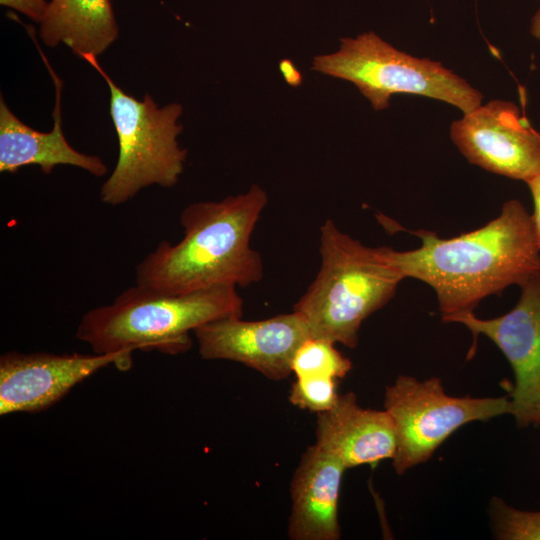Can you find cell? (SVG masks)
<instances>
[{"label": "cell", "instance_id": "21", "mask_svg": "<svg viewBox=\"0 0 540 540\" xmlns=\"http://www.w3.org/2000/svg\"><path fill=\"white\" fill-rule=\"evenodd\" d=\"M531 34L540 40V9L534 15L531 22Z\"/></svg>", "mask_w": 540, "mask_h": 540}, {"label": "cell", "instance_id": "9", "mask_svg": "<svg viewBox=\"0 0 540 540\" xmlns=\"http://www.w3.org/2000/svg\"><path fill=\"white\" fill-rule=\"evenodd\" d=\"M133 350L107 354L9 351L0 357V415L39 412L108 365L127 370Z\"/></svg>", "mask_w": 540, "mask_h": 540}, {"label": "cell", "instance_id": "8", "mask_svg": "<svg viewBox=\"0 0 540 540\" xmlns=\"http://www.w3.org/2000/svg\"><path fill=\"white\" fill-rule=\"evenodd\" d=\"M520 287L517 304L502 316L480 319L468 311L443 321L461 323L474 338L483 334L498 346L515 377L510 414L519 427L540 426V273Z\"/></svg>", "mask_w": 540, "mask_h": 540}, {"label": "cell", "instance_id": "2", "mask_svg": "<svg viewBox=\"0 0 540 540\" xmlns=\"http://www.w3.org/2000/svg\"><path fill=\"white\" fill-rule=\"evenodd\" d=\"M267 201L266 192L252 185L244 194L186 206L179 218L183 238L162 240L149 252L136 266V284L184 294L259 282L263 261L250 238Z\"/></svg>", "mask_w": 540, "mask_h": 540}, {"label": "cell", "instance_id": "10", "mask_svg": "<svg viewBox=\"0 0 540 540\" xmlns=\"http://www.w3.org/2000/svg\"><path fill=\"white\" fill-rule=\"evenodd\" d=\"M451 138L489 172L526 182L540 171V132L512 102L491 100L464 114L452 123Z\"/></svg>", "mask_w": 540, "mask_h": 540}, {"label": "cell", "instance_id": "19", "mask_svg": "<svg viewBox=\"0 0 540 540\" xmlns=\"http://www.w3.org/2000/svg\"><path fill=\"white\" fill-rule=\"evenodd\" d=\"M46 0H0V4L16 10L40 23L47 7Z\"/></svg>", "mask_w": 540, "mask_h": 540}, {"label": "cell", "instance_id": "7", "mask_svg": "<svg viewBox=\"0 0 540 540\" xmlns=\"http://www.w3.org/2000/svg\"><path fill=\"white\" fill-rule=\"evenodd\" d=\"M384 409L391 416L397 447L392 464L397 474L426 462L458 428L472 421H486L510 414L509 396L496 398L453 397L441 379L424 381L399 375L386 387Z\"/></svg>", "mask_w": 540, "mask_h": 540}, {"label": "cell", "instance_id": "13", "mask_svg": "<svg viewBox=\"0 0 540 540\" xmlns=\"http://www.w3.org/2000/svg\"><path fill=\"white\" fill-rule=\"evenodd\" d=\"M38 47V45H37ZM38 50L45 62L56 90L53 110L54 125L49 132H40L23 123L0 99V172L16 173L20 168L38 165L44 174H50L58 165H71L100 177L107 172L103 160L74 149L66 140L62 130L61 88L62 83L42 50Z\"/></svg>", "mask_w": 540, "mask_h": 540}, {"label": "cell", "instance_id": "20", "mask_svg": "<svg viewBox=\"0 0 540 540\" xmlns=\"http://www.w3.org/2000/svg\"><path fill=\"white\" fill-rule=\"evenodd\" d=\"M533 199L534 211L531 215L534 235L540 249V171L526 181Z\"/></svg>", "mask_w": 540, "mask_h": 540}, {"label": "cell", "instance_id": "1", "mask_svg": "<svg viewBox=\"0 0 540 540\" xmlns=\"http://www.w3.org/2000/svg\"><path fill=\"white\" fill-rule=\"evenodd\" d=\"M415 234L420 247L391 248L390 256L404 278L434 289L443 320L473 311L483 298L540 273L531 215L518 200L506 202L485 226L457 237L444 239L427 230Z\"/></svg>", "mask_w": 540, "mask_h": 540}, {"label": "cell", "instance_id": "17", "mask_svg": "<svg viewBox=\"0 0 540 540\" xmlns=\"http://www.w3.org/2000/svg\"><path fill=\"white\" fill-rule=\"evenodd\" d=\"M489 514L497 539L540 540V511L519 510L493 497Z\"/></svg>", "mask_w": 540, "mask_h": 540}, {"label": "cell", "instance_id": "15", "mask_svg": "<svg viewBox=\"0 0 540 540\" xmlns=\"http://www.w3.org/2000/svg\"><path fill=\"white\" fill-rule=\"evenodd\" d=\"M39 24L47 46L63 43L80 57H97L118 37L110 0H51Z\"/></svg>", "mask_w": 540, "mask_h": 540}, {"label": "cell", "instance_id": "16", "mask_svg": "<svg viewBox=\"0 0 540 540\" xmlns=\"http://www.w3.org/2000/svg\"><path fill=\"white\" fill-rule=\"evenodd\" d=\"M351 368L350 359L335 348V343L317 337H309L298 347L291 364L296 378L320 376L338 380Z\"/></svg>", "mask_w": 540, "mask_h": 540}, {"label": "cell", "instance_id": "11", "mask_svg": "<svg viewBox=\"0 0 540 540\" xmlns=\"http://www.w3.org/2000/svg\"><path fill=\"white\" fill-rule=\"evenodd\" d=\"M193 333L203 359L239 362L272 380L292 373L296 350L311 337L306 322L295 311L256 321L223 318Z\"/></svg>", "mask_w": 540, "mask_h": 540}, {"label": "cell", "instance_id": "3", "mask_svg": "<svg viewBox=\"0 0 540 540\" xmlns=\"http://www.w3.org/2000/svg\"><path fill=\"white\" fill-rule=\"evenodd\" d=\"M242 314L243 300L234 286L170 294L136 284L110 304L86 312L75 336L98 354L140 349L175 354L190 348V331Z\"/></svg>", "mask_w": 540, "mask_h": 540}, {"label": "cell", "instance_id": "6", "mask_svg": "<svg viewBox=\"0 0 540 540\" xmlns=\"http://www.w3.org/2000/svg\"><path fill=\"white\" fill-rule=\"evenodd\" d=\"M313 69L353 83L375 110L394 94H414L447 102L467 114L482 94L440 62L394 48L373 32L342 38L338 51L314 58Z\"/></svg>", "mask_w": 540, "mask_h": 540}, {"label": "cell", "instance_id": "4", "mask_svg": "<svg viewBox=\"0 0 540 540\" xmlns=\"http://www.w3.org/2000/svg\"><path fill=\"white\" fill-rule=\"evenodd\" d=\"M340 231L326 220L320 229V270L293 311L311 337L354 348L362 322L382 308L404 279L390 256Z\"/></svg>", "mask_w": 540, "mask_h": 540}, {"label": "cell", "instance_id": "14", "mask_svg": "<svg viewBox=\"0 0 540 540\" xmlns=\"http://www.w3.org/2000/svg\"><path fill=\"white\" fill-rule=\"evenodd\" d=\"M345 466L317 445L307 448L291 481L288 537L338 540V502Z\"/></svg>", "mask_w": 540, "mask_h": 540}, {"label": "cell", "instance_id": "12", "mask_svg": "<svg viewBox=\"0 0 540 540\" xmlns=\"http://www.w3.org/2000/svg\"><path fill=\"white\" fill-rule=\"evenodd\" d=\"M315 445L338 459L346 469L375 465L394 457L395 426L385 409L363 408L356 395L347 392L339 395L330 410L318 414Z\"/></svg>", "mask_w": 540, "mask_h": 540}, {"label": "cell", "instance_id": "18", "mask_svg": "<svg viewBox=\"0 0 540 540\" xmlns=\"http://www.w3.org/2000/svg\"><path fill=\"white\" fill-rule=\"evenodd\" d=\"M338 397L337 380L320 376L297 377L289 393L294 406L317 414L330 410Z\"/></svg>", "mask_w": 540, "mask_h": 540}, {"label": "cell", "instance_id": "5", "mask_svg": "<svg viewBox=\"0 0 540 540\" xmlns=\"http://www.w3.org/2000/svg\"><path fill=\"white\" fill-rule=\"evenodd\" d=\"M81 58L98 71L109 87L110 115L119 146L115 168L100 189L101 201L116 206L134 198L145 187L174 186L187 155L177 142L182 131L177 123L182 106L171 103L159 107L148 94L139 101L112 81L96 56Z\"/></svg>", "mask_w": 540, "mask_h": 540}]
</instances>
